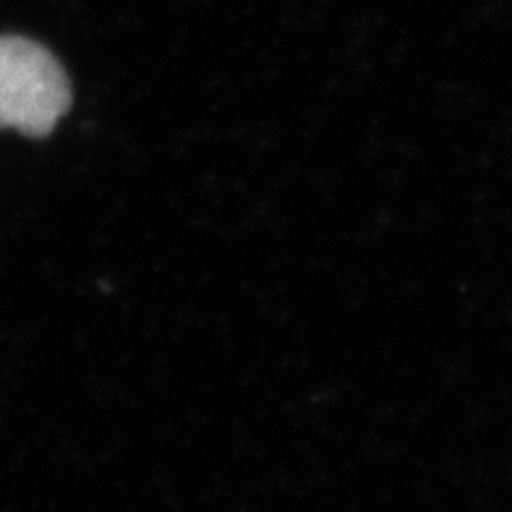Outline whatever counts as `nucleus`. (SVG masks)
Instances as JSON below:
<instances>
[{
	"instance_id": "obj_1",
	"label": "nucleus",
	"mask_w": 512,
	"mask_h": 512,
	"mask_svg": "<svg viewBox=\"0 0 512 512\" xmlns=\"http://www.w3.org/2000/svg\"><path fill=\"white\" fill-rule=\"evenodd\" d=\"M71 108V84L55 55L24 37H0V128L42 139Z\"/></svg>"
}]
</instances>
